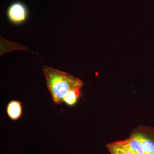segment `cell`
<instances>
[{
	"label": "cell",
	"instance_id": "6da1fadb",
	"mask_svg": "<svg viewBox=\"0 0 154 154\" xmlns=\"http://www.w3.org/2000/svg\"><path fill=\"white\" fill-rule=\"evenodd\" d=\"M43 72L48 89L56 105L63 102L64 98L69 91L74 88H82L84 85L82 80L50 67H43Z\"/></svg>",
	"mask_w": 154,
	"mask_h": 154
},
{
	"label": "cell",
	"instance_id": "7a4b0ae2",
	"mask_svg": "<svg viewBox=\"0 0 154 154\" xmlns=\"http://www.w3.org/2000/svg\"><path fill=\"white\" fill-rule=\"evenodd\" d=\"M28 16V8L24 3L19 1L12 3L7 10L8 19L14 25H21L25 23Z\"/></svg>",
	"mask_w": 154,
	"mask_h": 154
},
{
	"label": "cell",
	"instance_id": "3957f363",
	"mask_svg": "<svg viewBox=\"0 0 154 154\" xmlns=\"http://www.w3.org/2000/svg\"><path fill=\"white\" fill-rule=\"evenodd\" d=\"M132 134L140 141L146 154H154V128L141 126Z\"/></svg>",
	"mask_w": 154,
	"mask_h": 154
},
{
	"label": "cell",
	"instance_id": "277c9868",
	"mask_svg": "<svg viewBox=\"0 0 154 154\" xmlns=\"http://www.w3.org/2000/svg\"><path fill=\"white\" fill-rule=\"evenodd\" d=\"M122 141L133 154H146L140 141L134 135L131 134L129 138Z\"/></svg>",
	"mask_w": 154,
	"mask_h": 154
},
{
	"label": "cell",
	"instance_id": "5b68a950",
	"mask_svg": "<svg viewBox=\"0 0 154 154\" xmlns=\"http://www.w3.org/2000/svg\"><path fill=\"white\" fill-rule=\"evenodd\" d=\"M7 112L9 117L13 120H17L21 117L22 108L21 102L17 100H11L7 107Z\"/></svg>",
	"mask_w": 154,
	"mask_h": 154
},
{
	"label": "cell",
	"instance_id": "8992f818",
	"mask_svg": "<svg viewBox=\"0 0 154 154\" xmlns=\"http://www.w3.org/2000/svg\"><path fill=\"white\" fill-rule=\"evenodd\" d=\"M107 147L110 154H133L122 141L108 144Z\"/></svg>",
	"mask_w": 154,
	"mask_h": 154
},
{
	"label": "cell",
	"instance_id": "52a82bcc",
	"mask_svg": "<svg viewBox=\"0 0 154 154\" xmlns=\"http://www.w3.org/2000/svg\"><path fill=\"white\" fill-rule=\"evenodd\" d=\"M81 89L80 88H74L69 91L64 98L63 102L70 107L75 105L81 96Z\"/></svg>",
	"mask_w": 154,
	"mask_h": 154
}]
</instances>
